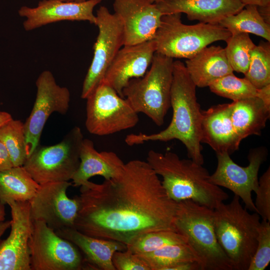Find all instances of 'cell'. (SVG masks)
I'll return each mask as SVG.
<instances>
[{
    "instance_id": "cell-1",
    "label": "cell",
    "mask_w": 270,
    "mask_h": 270,
    "mask_svg": "<svg viewBox=\"0 0 270 270\" xmlns=\"http://www.w3.org/2000/svg\"><path fill=\"white\" fill-rule=\"evenodd\" d=\"M74 228L87 236L126 246L146 233L176 231V202L147 162L126 163L116 178L80 186Z\"/></svg>"
},
{
    "instance_id": "cell-2",
    "label": "cell",
    "mask_w": 270,
    "mask_h": 270,
    "mask_svg": "<svg viewBox=\"0 0 270 270\" xmlns=\"http://www.w3.org/2000/svg\"><path fill=\"white\" fill-rule=\"evenodd\" d=\"M196 86L191 79L184 63L174 61L173 80L170 92L172 117L168 126L156 134H128L125 142L130 146L149 141H180L186 148L189 158L202 164L201 142L202 110L196 94Z\"/></svg>"
},
{
    "instance_id": "cell-3",
    "label": "cell",
    "mask_w": 270,
    "mask_h": 270,
    "mask_svg": "<svg viewBox=\"0 0 270 270\" xmlns=\"http://www.w3.org/2000/svg\"><path fill=\"white\" fill-rule=\"evenodd\" d=\"M146 162L162 179L169 197L176 202L190 200L214 210L229 198L220 187L210 181L208 170L192 160L180 158L176 153L150 150Z\"/></svg>"
},
{
    "instance_id": "cell-4",
    "label": "cell",
    "mask_w": 270,
    "mask_h": 270,
    "mask_svg": "<svg viewBox=\"0 0 270 270\" xmlns=\"http://www.w3.org/2000/svg\"><path fill=\"white\" fill-rule=\"evenodd\" d=\"M213 216L218 241L233 270H248L256 250L260 216L248 212L234 195L228 204L220 203Z\"/></svg>"
},
{
    "instance_id": "cell-5",
    "label": "cell",
    "mask_w": 270,
    "mask_h": 270,
    "mask_svg": "<svg viewBox=\"0 0 270 270\" xmlns=\"http://www.w3.org/2000/svg\"><path fill=\"white\" fill-rule=\"evenodd\" d=\"M213 212L190 200L180 202L174 226L177 232L186 237L202 270H233L230 259L218 241Z\"/></svg>"
},
{
    "instance_id": "cell-6",
    "label": "cell",
    "mask_w": 270,
    "mask_h": 270,
    "mask_svg": "<svg viewBox=\"0 0 270 270\" xmlns=\"http://www.w3.org/2000/svg\"><path fill=\"white\" fill-rule=\"evenodd\" d=\"M150 65L143 76L129 81L122 95L137 113L160 126L170 107L174 60L156 52Z\"/></svg>"
},
{
    "instance_id": "cell-7",
    "label": "cell",
    "mask_w": 270,
    "mask_h": 270,
    "mask_svg": "<svg viewBox=\"0 0 270 270\" xmlns=\"http://www.w3.org/2000/svg\"><path fill=\"white\" fill-rule=\"evenodd\" d=\"M181 16V13L162 16L154 39L156 53L173 59H188L214 42H226L232 34L219 24H185Z\"/></svg>"
},
{
    "instance_id": "cell-8",
    "label": "cell",
    "mask_w": 270,
    "mask_h": 270,
    "mask_svg": "<svg viewBox=\"0 0 270 270\" xmlns=\"http://www.w3.org/2000/svg\"><path fill=\"white\" fill-rule=\"evenodd\" d=\"M84 139L80 128L74 126L59 143L38 145L22 166L39 184L69 181L80 166Z\"/></svg>"
},
{
    "instance_id": "cell-9",
    "label": "cell",
    "mask_w": 270,
    "mask_h": 270,
    "mask_svg": "<svg viewBox=\"0 0 270 270\" xmlns=\"http://www.w3.org/2000/svg\"><path fill=\"white\" fill-rule=\"evenodd\" d=\"M86 127L93 134H112L138 124V114L104 79L86 98Z\"/></svg>"
},
{
    "instance_id": "cell-10",
    "label": "cell",
    "mask_w": 270,
    "mask_h": 270,
    "mask_svg": "<svg viewBox=\"0 0 270 270\" xmlns=\"http://www.w3.org/2000/svg\"><path fill=\"white\" fill-rule=\"evenodd\" d=\"M29 242L31 270H80L87 268L80 250L44 222L34 220Z\"/></svg>"
},
{
    "instance_id": "cell-11",
    "label": "cell",
    "mask_w": 270,
    "mask_h": 270,
    "mask_svg": "<svg viewBox=\"0 0 270 270\" xmlns=\"http://www.w3.org/2000/svg\"><path fill=\"white\" fill-rule=\"evenodd\" d=\"M98 33L94 46V56L84 80L81 98L86 99L104 79L106 72L119 50L124 45L122 20L104 6L96 10Z\"/></svg>"
},
{
    "instance_id": "cell-12",
    "label": "cell",
    "mask_w": 270,
    "mask_h": 270,
    "mask_svg": "<svg viewBox=\"0 0 270 270\" xmlns=\"http://www.w3.org/2000/svg\"><path fill=\"white\" fill-rule=\"evenodd\" d=\"M36 84V100L31 113L24 123L28 157L39 145L43 128L50 116L54 112L66 114L70 102L69 90L58 85L50 71H43Z\"/></svg>"
},
{
    "instance_id": "cell-13",
    "label": "cell",
    "mask_w": 270,
    "mask_h": 270,
    "mask_svg": "<svg viewBox=\"0 0 270 270\" xmlns=\"http://www.w3.org/2000/svg\"><path fill=\"white\" fill-rule=\"evenodd\" d=\"M72 185L68 181L39 184L29 201L32 220L43 221L54 231L74 228L80 201L78 196L71 198L67 195Z\"/></svg>"
},
{
    "instance_id": "cell-14",
    "label": "cell",
    "mask_w": 270,
    "mask_h": 270,
    "mask_svg": "<svg viewBox=\"0 0 270 270\" xmlns=\"http://www.w3.org/2000/svg\"><path fill=\"white\" fill-rule=\"evenodd\" d=\"M216 154L218 164L214 172L210 174V182L228 189L242 200L246 209L256 212L252 192L258 187V173L266 158V149L258 148L251 150L248 155L249 164L246 166L234 162L228 153Z\"/></svg>"
},
{
    "instance_id": "cell-15",
    "label": "cell",
    "mask_w": 270,
    "mask_h": 270,
    "mask_svg": "<svg viewBox=\"0 0 270 270\" xmlns=\"http://www.w3.org/2000/svg\"><path fill=\"white\" fill-rule=\"evenodd\" d=\"M10 232L0 243V270H31L29 242L32 230L28 201L8 202Z\"/></svg>"
},
{
    "instance_id": "cell-16",
    "label": "cell",
    "mask_w": 270,
    "mask_h": 270,
    "mask_svg": "<svg viewBox=\"0 0 270 270\" xmlns=\"http://www.w3.org/2000/svg\"><path fill=\"white\" fill-rule=\"evenodd\" d=\"M102 0H86L80 2H66L60 0H42L37 6H22L19 15L26 18L23 22L25 30L30 31L44 26L62 20L88 21L96 24L94 7Z\"/></svg>"
},
{
    "instance_id": "cell-17",
    "label": "cell",
    "mask_w": 270,
    "mask_h": 270,
    "mask_svg": "<svg viewBox=\"0 0 270 270\" xmlns=\"http://www.w3.org/2000/svg\"><path fill=\"white\" fill-rule=\"evenodd\" d=\"M114 12L124 28V45H134L154 39L162 14L148 0H114Z\"/></svg>"
},
{
    "instance_id": "cell-18",
    "label": "cell",
    "mask_w": 270,
    "mask_h": 270,
    "mask_svg": "<svg viewBox=\"0 0 270 270\" xmlns=\"http://www.w3.org/2000/svg\"><path fill=\"white\" fill-rule=\"evenodd\" d=\"M156 51L154 40L134 45L124 46L108 68L104 80L120 96L124 98V88L130 80L144 75L151 64Z\"/></svg>"
},
{
    "instance_id": "cell-19",
    "label": "cell",
    "mask_w": 270,
    "mask_h": 270,
    "mask_svg": "<svg viewBox=\"0 0 270 270\" xmlns=\"http://www.w3.org/2000/svg\"><path fill=\"white\" fill-rule=\"evenodd\" d=\"M232 104H223L202 110L201 142L208 144L216 154L236 151L242 140L232 123Z\"/></svg>"
},
{
    "instance_id": "cell-20",
    "label": "cell",
    "mask_w": 270,
    "mask_h": 270,
    "mask_svg": "<svg viewBox=\"0 0 270 270\" xmlns=\"http://www.w3.org/2000/svg\"><path fill=\"white\" fill-rule=\"evenodd\" d=\"M162 15L184 13L190 20L216 24L240 11V0H160L154 3Z\"/></svg>"
},
{
    "instance_id": "cell-21",
    "label": "cell",
    "mask_w": 270,
    "mask_h": 270,
    "mask_svg": "<svg viewBox=\"0 0 270 270\" xmlns=\"http://www.w3.org/2000/svg\"><path fill=\"white\" fill-rule=\"evenodd\" d=\"M125 163L114 152H98L93 142L84 138L80 152V164L72 178L75 186L85 185L89 179L100 176L105 180L116 177L122 172Z\"/></svg>"
},
{
    "instance_id": "cell-22",
    "label": "cell",
    "mask_w": 270,
    "mask_h": 270,
    "mask_svg": "<svg viewBox=\"0 0 270 270\" xmlns=\"http://www.w3.org/2000/svg\"><path fill=\"white\" fill-rule=\"evenodd\" d=\"M58 234L72 242L83 254L88 268L116 270L112 257L116 251L126 249L122 242L98 238L84 234L74 228L55 231Z\"/></svg>"
},
{
    "instance_id": "cell-23",
    "label": "cell",
    "mask_w": 270,
    "mask_h": 270,
    "mask_svg": "<svg viewBox=\"0 0 270 270\" xmlns=\"http://www.w3.org/2000/svg\"><path fill=\"white\" fill-rule=\"evenodd\" d=\"M187 72L196 87L208 86L216 80L233 73L226 54L220 46H206L184 64Z\"/></svg>"
},
{
    "instance_id": "cell-24",
    "label": "cell",
    "mask_w": 270,
    "mask_h": 270,
    "mask_svg": "<svg viewBox=\"0 0 270 270\" xmlns=\"http://www.w3.org/2000/svg\"><path fill=\"white\" fill-rule=\"evenodd\" d=\"M234 127L242 140L250 136H260L270 116V106L258 96L232 102Z\"/></svg>"
},
{
    "instance_id": "cell-25",
    "label": "cell",
    "mask_w": 270,
    "mask_h": 270,
    "mask_svg": "<svg viewBox=\"0 0 270 270\" xmlns=\"http://www.w3.org/2000/svg\"><path fill=\"white\" fill-rule=\"evenodd\" d=\"M39 184L23 166L0 171V202L4 204L10 201H30Z\"/></svg>"
},
{
    "instance_id": "cell-26",
    "label": "cell",
    "mask_w": 270,
    "mask_h": 270,
    "mask_svg": "<svg viewBox=\"0 0 270 270\" xmlns=\"http://www.w3.org/2000/svg\"><path fill=\"white\" fill-rule=\"evenodd\" d=\"M231 34L250 33L270 42V24L260 15L258 6L248 4L238 13L222 19L219 23Z\"/></svg>"
},
{
    "instance_id": "cell-27",
    "label": "cell",
    "mask_w": 270,
    "mask_h": 270,
    "mask_svg": "<svg viewBox=\"0 0 270 270\" xmlns=\"http://www.w3.org/2000/svg\"><path fill=\"white\" fill-rule=\"evenodd\" d=\"M136 255L148 266L150 270H168L183 262H198L187 244L168 245L150 252Z\"/></svg>"
},
{
    "instance_id": "cell-28",
    "label": "cell",
    "mask_w": 270,
    "mask_h": 270,
    "mask_svg": "<svg viewBox=\"0 0 270 270\" xmlns=\"http://www.w3.org/2000/svg\"><path fill=\"white\" fill-rule=\"evenodd\" d=\"M0 140L6 146L13 166H22L28 158L24 123L12 118L0 126Z\"/></svg>"
},
{
    "instance_id": "cell-29",
    "label": "cell",
    "mask_w": 270,
    "mask_h": 270,
    "mask_svg": "<svg viewBox=\"0 0 270 270\" xmlns=\"http://www.w3.org/2000/svg\"><path fill=\"white\" fill-rule=\"evenodd\" d=\"M226 42V54L232 69L245 74L249 68L252 52L256 46L249 34H232Z\"/></svg>"
},
{
    "instance_id": "cell-30",
    "label": "cell",
    "mask_w": 270,
    "mask_h": 270,
    "mask_svg": "<svg viewBox=\"0 0 270 270\" xmlns=\"http://www.w3.org/2000/svg\"><path fill=\"white\" fill-rule=\"evenodd\" d=\"M186 239L176 231L162 230L146 233L126 246L136 254L150 252L171 244H186Z\"/></svg>"
},
{
    "instance_id": "cell-31",
    "label": "cell",
    "mask_w": 270,
    "mask_h": 270,
    "mask_svg": "<svg viewBox=\"0 0 270 270\" xmlns=\"http://www.w3.org/2000/svg\"><path fill=\"white\" fill-rule=\"evenodd\" d=\"M245 77L257 89L270 84V43L262 42L254 47Z\"/></svg>"
},
{
    "instance_id": "cell-32",
    "label": "cell",
    "mask_w": 270,
    "mask_h": 270,
    "mask_svg": "<svg viewBox=\"0 0 270 270\" xmlns=\"http://www.w3.org/2000/svg\"><path fill=\"white\" fill-rule=\"evenodd\" d=\"M214 94L232 101L257 96L258 89L246 78H239L233 73L218 78L208 86Z\"/></svg>"
},
{
    "instance_id": "cell-33",
    "label": "cell",
    "mask_w": 270,
    "mask_h": 270,
    "mask_svg": "<svg viewBox=\"0 0 270 270\" xmlns=\"http://www.w3.org/2000/svg\"><path fill=\"white\" fill-rule=\"evenodd\" d=\"M270 262V221L260 222L256 252L248 270H264Z\"/></svg>"
},
{
    "instance_id": "cell-34",
    "label": "cell",
    "mask_w": 270,
    "mask_h": 270,
    "mask_svg": "<svg viewBox=\"0 0 270 270\" xmlns=\"http://www.w3.org/2000/svg\"><path fill=\"white\" fill-rule=\"evenodd\" d=\"M254 206L256 212L262 220L270 221V168L258 180Z\"/></svg>"
},
{
    "instance_id": "cell-35",
    "label": "cell",
    "mask_w": 270,
    "mask_h": 270,
    "mask_svg": "<svg viewBox=\"0 0 270 270\" xmlns=\"http://www.w3.org/2000/svg\"><path fill=\"white\" fill-rule=\"evenodd\" d=\"M112 262L116 270H150L142 260L128 249L116 252Z\"/></svg>"
},
{
    "instance_id": "cell-36",
    "label": "cell",
    "mask_w": 270,
    "mask_h": 270,
    "mask_svg": "<svg viewBox=\"0 0 270 270\" xmlns=\"http://www.w3.org/2000/svg\"><path fill=\"white\" fill-rule=\"evenodd\" d=\"M13 166L8 152L0 140V171L10 168Z\"/></svg>"
},
{
    "instance_id": "cell-37",
    "label": "cell",
    "mask_w": 270,
    "mask_h": 270,
    "mask_svg": "<svg viewBox=\"0 0 270 270\" xmlns=\"http://www.w3.org/2000/svg\"><path fill=\"white\" fill-rule=\"evenodd\" d=\"M257 96L270 106V84L258 89Z\"/></svg>"
},
{
    "instance_id": "cell-38",
    "label": "cell",
    "mask_w": 270,
    "mask_h": 270,
    "mask_svg": "<svg viewBox=\"0 0 270 270\" xmlns=\"http://www.w3.org/2000/svg\"><path fill=\"white\" fill-rule=\"evenodd\" d=\"M258 10L264 21L270 24V5L258 6Z\"/></svg>"
},
{
    "instance_id": "cell-39",
    "label": "cell",
    "mask_w": 270,
    "mask_h": 270,
    "mask_svg": "<svg viewBox=\"0 0 270 270\" xmlns=\"http://www.w3.org/2000/svg\"><path fill=\"white\" fill-rule=\"evenodd\" d=\"M244 6L248 4L259 6L270 5V0H240Z\"/></svg>"
},
{
    "instance_id": "cell-40",
    "label": "cell",
    "mask_w": 270,
    "mask_h": 270,
    "mask_svg": "<svg viewBox=\"0 0 270 270\" xmlns=\"http://www.w3.org/2000/svg\"><path fill=\"white\" fill-rule=\"evenodd\" d=\"M12 116L8 112H0V127L12 120Z\"/></svg>"
},
{
    "instance_id": "cell-41",
    "label": "cell",
    "mask_w": 270,
    "mask_h": 270,
    "mask_svg": "<svg viewBox=\"0 0 270 270\" xmlns=\"http://www.w3.org/2000/svg\"><path fill=\"white\" fill-rule=\"evenodd\" d=\"M12 220L2 222H0V238L4 232L10 226Z\"/></svg>"
},
{
    "instance_id": "cell-42",
    "label": "cell",
    "mask_w": 270,
    "mask_h": 270,
    "mask_svg": "<svg viewBox=\"0 0 270 270\" xmlns=\"http://www.w3.org/2000/svg\"><path fill=\"white\" fill-rule=\"evenodd\" d=\"M4 204L0 202V222L4 220Z\"/></svg>"
},
{
    "instance_id": "cell-43",
    "label": "cell",
    "mask_w": 270,
    "mask_h": 270,
    "mask_svg": "<svg viewBox=\"0 0 270 270\" xmlns=\"http://www.w3.org/2000/svg\"><path fill=\"white\" fill-rule=\"evenodd\" d=\"M66 2H80L86 1V0H60Z\"/></svg>"
},
{
    "instance_id": "cell-44",
    "label": "cell",
    "mask_w": 270,
    "mask_h": 270,
    "mask_svg": "<svg viewBox=\"0 0 270 270\" xmlns=\"http://www.w3.org/2000/svg\"><path fill=\"white\" fill-rule=\"evenodd\" d=\"M151 3H155L157 2L160 1V0H148Z\"/></svg>"
}]
</instances>
